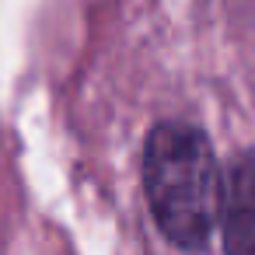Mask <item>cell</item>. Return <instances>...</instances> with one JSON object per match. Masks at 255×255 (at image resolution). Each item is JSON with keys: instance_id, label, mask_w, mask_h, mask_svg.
Masks as SVG:
<instances>
[{"instance_id": "6da1fadb", "label": "cell", "mask_w": 255, "mask_h": 255, "mask_svg": "<svg viewBox=\"0 0 255 255\" xmlns=\"http://www.w3.org/2000/svg\"><path fill=\"white\" fill-rule=\"evenodd\" d=\"M143 182L157 227L178 248L199 252L220 213V168L206 136L185 123H161L147 136Z\"/></svg>"}, {"instance_id": "7a4b0ae2", "label": "cell", "mask_w": 255, "mask_h": 255, "mask_svg": "<svg viewBox=\"0 0 255 255\" xmlns=\"http://www.w3.org/2000/svg\"><path fill=\"white\" fill-rule=\"evenodd\" d=\"M224 224V252L227 255H255V157L241 154L231 161L220 182V213Z\"/></svg>"}]
</instances>
